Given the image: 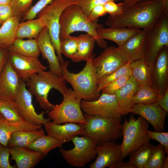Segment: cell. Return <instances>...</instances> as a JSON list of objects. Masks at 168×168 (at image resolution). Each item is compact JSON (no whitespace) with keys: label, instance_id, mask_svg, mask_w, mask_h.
Listing matches in <instances>:
<instances>
[{"label":"cell","instance_id":"obj_1","mask_svg":"<svg viewBox=\"0 0 168 168\" xmlns=\"http://www.w3.org/2000/svg\"><path fill=\"white\" fill-rule=\"evenodd\" d=\"M168 10V0H144L128 8L120 15L110 16L105 22L110 27L148 29Z\"/></svg>","mask_w":168,"mask_h":168},{"label":"cell","instance_id":"obj_2","mask_svg":"<svg viewBox=\"0 0 168 168\" xmlns=\"http://www.w3.org/2000/svg\"><path fill=\"white\" fill-rule=\"evenodd\" d=\"M94 58L86 61L84 68L77 73L68 70V61L60 63L62 78L71 84L77 98L86 101L96 100L101 95L98 91L96 72L92 65Z\"/></svg>","mask_w":168,"mask_h":168},{"label":"cell","instance_id":"obj_3","mask_svg":"<svg viewBox=\"0 0 168 168\" xmlns=\"http://www.w3.org/2000/svg\"><path fill=\"white\" fill-rule=\"evenodd\" d=\"M60 41L76 31H84L93 36L100 48H107V42L101 39L96 32V28L102 26L90 21L80 7L76 4L67 7L62 12L59 19Z\"/></svg>","mask_w":168,"mask_h":168},{"label":"cell","instance_id":"obj_4","mask_svg":"<svg viewBox=\"0 0 168 168\" xmlns=\"http://www.w3.org/2000/svg\"><path fill=\"white\" fill-rule=\"evenodd\" d=\"M25 84L40 107L48 112L54 105L48 99L50 90L54 88L63 95L68 89L62 78L50 71H41L33 74L25 82Z\"/></svg>","mask_w":168,"mask_h":168},{"label":"cell","instance_id":"obj_5","mask_svg":"<svg viewBox=\"0 0 168 168\" xmlns=\"http://www.w3.org/2000/svg\"><path fill=\"white\" fill-rule=\"evenodd\" d=\"M83 114L87 123L80 135L90 138L97 144L115 141L122 136L121 116L110 118Z\"/></svg>","mask_w":168,"mask_h":168},{"label":"cell","instance_id":"obj_6","mask_svg":"<svg viewBox=\"0 0 168 168\" xmlns=\"http://www.w3.org/2000/svg\"><path fill=\"white\" fill-rule=\"evenodd\" d=\"M149 123L142 117L136 119L133 114L124 119L122 126L123 141L120 145L122 157H126L129 153L149 143L151 139L146 133Z\"/></svg>","mask_w":168,"mask_h":168},{"label":"cell","instance_id":"obj_7","mask_svg":"<svg viewBox=\"0 0 168 168\" xmlns=\"http://www.w3.org/2000/svg\"><path fill=\"white\" fill-rule=\"evenodd\" d=\"M63 95L62 102L58 105H54L48 112V115L52 122L56 124L68 122L86 124L87 122L80 106L82 99L76 97L71 88Z\"/></svg>","mask_w":168,"mask_h":168},{"label":"cell","instance_id":"obj_8","mask_svg":"<svg viewBox=\"0 0 168 168\" xmlns=\"http://www.w3.org/2000/svg\"><path fill=\"white\" fill-rule=\"evenodd\" d=\"M75 4L74 0H54L37 15L47 28L50 39L60 62L64 61L60 49L59 19L64 10Z\"/></svg>","mask_w":168,"mask_h":168},{"label":"cell","instance_id":"obj_9","mask_svg":"<svg viewBox=\"0 0 168 168\" xmlns=\"http://www.w3.org/2000/svg\"><path fill=\"white\" fill-rule=\"evenodd\" d=\"M147 40L145 58L147 64L152 67L160 51L164 47H168V10L148 29Z\"/></svg>","mask_w":168,"mask_h":168},{"label":"cell","instance_id":"obj_10","mask_svg":"<svg viewBox=\"0 0 168 168\" xmlns=\"http://www.w3.org/2000/svg\"><path fill=\"white\" fill-rule=\"evenodd\" d=\"M74 147L66 150L62 147L60 152L66 162L72 166L83 167L94 159L96 155L97 143L85 136L74 137L71 140Z\"/></svg>","mask_w":168,"mask_h":168},{"label":"cell","instance_id":"obj_11","mask_svg":"<svg viewBox=\"0 0 168 168\" xmlns=\"http://www.w3.org/2000/svg\"><path fill=\"white\" fill-rule=\"evenodd\" d=\"M14 101L19 114L25 121L42 127L50 121L49 117L44 118L43 111L39 114L36 112L32 104V95L27 89L25 82L20 79Z\"/></svg>","mask_w":168,"mask_h":168},{"label":"cell","instance_id":"obj_12","mask_svg":"<svg viewBox=\"0 0 168 168\" xmlns=\"http://www.w3.org/2000/svg\"><path fill=\"white\" fill-rule=\"evenodd\" d=\"M80 106L85 114L91 116L112 118L122 115L114 95L102 93L97 99L92 101L81 100Z\"/></svg>","mask_w":168,"mask_h":168},{"label":"cell","instance_id":"obj_13","mask_svg":"<svg viewBox=\"0 0 168 168\" xmlns=\"http://www.w3.org/2000/svg\"><path fill=\"white\" fill-rule=\"evenodd\" d=\"M129 61L118 48L111 46L104 49L92 63L96 72L97 84L103 78L126 64Z\"/></svg>","mask_w":168,"mask_h":168},{"label":"cell","instance_id":"obj_14","mask_svg":"<svg viewBox=\"0 0 168 168\" xmlns=\"http://www.w3.org/2000/svg\"><path fill=\"white\" fill-rule=\"evenodd\" d=\"M8 60L19 78L25 82L33 74L47 69L38 58L23 55L11 51H8Z\"/></svg>","mask_w":168,"mask_h":168},{"label":"cell","instance_id":"obj_15","mask_svg":"<svg viewBox=\"0 0 168 168\" xmlns=\"http://www.w3.org/2000/svg\"><path fill=\"white\" fill-rule=\"evenodd\" d=\"M151 86L162 96L168 88V47H165L158 54L152 68Z\"/></svg>","mask_w":168,"mask_h":168},{"label":"cell","instance_id":"obj_16","mask_svg":"<svg viewBox=\"0 0 168 168\" xmlns=\"http://www.w3.org/2000/svg\"><path fill=\"white\" fill-rule=\"evenodd\" d=\"M131 113L144 118L152 125L155 131L164 132L165 120L168 112L163 110L157 102L150 104H136Z\"/></svg>","mask_w":168,"mask_h":168},{"label":"cell","instance_id":"obj_17","mask_svg":"<svg viewBox=\"0 0 168 168\" xmlns=\"http://www.w3.org/2000/svg\"><path fill=\"white\" fill-rule=\"evenodd\" d=\"M97 156L90 168H108L119 161L123 160L120 145L114 141H108L97 145Z\"/></svg>","mask_w":168,"mask_h":168},{"label":"cell","instance_id":"obj_18","mask_svg":"<svg viewBox=\"0 0 168 168\" xmlns=\"http://www.w3.org/2000/svg\"><path fill=\"white\" fill-rule=\"evenodd\" d=\"M147 30H142L117 47L130 63L145 57L147 46Z\"/></svg>","mask_w":168,"mask_h":168},{"label":"cell","instance_id":"obj_19","mask_svg":"<svg viewBox=\"0 0 168 168\" xmlns=\"http://www.w3.org/2000/svg\"><path fill=\"white\" fill-rule=\"evenodd\" d=\"M40 53L46 59L49 71L54 74L62 77L60 62L55 53L48 30L45 26L37 39Z\"/></svg>","mask_w":168,"mask_h":168},{"label":"cell","instance_id":"obj_20","mask_svg":"<svg viewBox=\"0 0 168 168\" xmlns=\"http://www.w3.org/2000/svg\"><path fill=\"white\" fill-rule=\"evenodd\" d=\"M44 125L48 135L60 141L63 144L69 142L82 133L84 125L72 123L56 124L50 121Z\"/></svg>","mask_w":168,"mask_h":168},{"label":"cell","instance_id":"obj_21","mask_svg":"<svg viewBox=\"0 0 168 168\" xmlns=\"http://www.w3.org/2000/svg\"><path fill=\"white\" fill-rule=\"evenodd\" d=\"M20 78L7 60L0 77V98L15 101Z\"/></svg>","mask_w":168,"mask_h":168},{"label":"cell","instance_id":"obj_22","mask_svg":"<svg viewBox=\"0 0 168 168\" xmlns=\"http://www.w3.org/2000/svg\"><path fill=\"white\" fill-rule=\"evenodd\" d=\"M142 30L128 27L103 28L101 26L98 27L96 30L101 39L111 40L115 42L118 47H120Z\"/></svg>","mask_w":168,"mask_h":168},{"label":"cell","instance_id":"obj_23","mask_svg":"<svg viewBox=\"0 0 168 168\" xmlns=\"http://www.w3.org/2000/svg\"><path fill=\"white\" fill-rule=\"evenodd\" d=\"M12 160L15 161L17 168H33L45 156L28 148H9Z\"/></svg>","mask_w":168,"mask_h":168},{"label":"cell","instance_id":"obj_24","mask_svg":"<svg viewBox=\"0 0 168 168\" xmlns=\"http://www.w3.org/2000/svg\"><path fill=\"white\" fill-rule=\"evenodd\" d=\"M138 86L131 76L123 86L115 93L114 95L122 110V115L131 113L135 105L133 101V97Z\"/></svg>","mask_w":168,"mask_h":168},{"label":"cell","instance_id":"obj_25","mask_svg":"<svg viewBox=\"0 0 168 168\" xmlns=\"http://www.w3.org/2000/svg\"><path fill=\"white\" fill-rule=\"evenodd\" d=\"M41 127L25 121L16 123L9 122L0 113V143L7 147L8 141L14 132L18 131H36L42 129Z\"/></svg>","mask_w":168,"mask_h":168},{"label":"cell","instance_id":"obj_26","mask_svg":"<svg viewBox=\"0 0 168 168\" xmlns=\"http://www.w3.org/2000/svg\"><path fill=\"white\" fill-rule=\"evenodd\" d=\"M77 51L75 56L71 60L73 62L87 61L94 57L93 54L96 40L88 34H81L77 37Z\"/></svg>","mask_w":168,"mask_h":168},{"label":"cell","instance_id":"obj_27","mask_svg":"<svg viewBox=\"0 0 168 168\" xmlns=\"http://www.w3.org/2000/svg\"><path fill=\"white\" fill-rule=\"evenodd\" d=\"M132 76L139 86L151 85L152 67L147 63L145 57L130 63Z\"/></svg>","mask_w":168,"mask_h":168},{"label":"cell","instance_id":"obj_28","mask_svg":"<svg viewBox=\"0 0 168 168\" xmlns=\"http://www.w3.org/2000/svg\"><path fill=\"white\" fill-rule=\"evenodd\" d=\"M21 19L16 16L9 19L0 27V45L7 48L17 38L16 35Z\"/></svg>","mask_w":168,"mask_h":168},{"label":"cell","instance_id":"obj_29","mask_svg":"<svg viewBox=\"0 0 168 168\" xmlns=\"http://www.w3.org/2000/svg\"><path fill=\"white\" fill-rule=\"evenodd\" d=\"M20 23L18 28L17 38L37 39L45 26L40 18L24 21Z\"/></svg>","mask_w":168,"mask_h":168},{"label":"cell","instance_id":"obj_30","mask_svg":"<svg viewBox=\"0 0 168 168\" xmlns=\"http://www.w3.org/2000/svg\"><path fill=\"white\" fill-rule=\"evenodd\" d=\"M7 48L8 51L26 56L38 58L40 54L37 39L24 40L17 38Z\"/></svg>","mask_w":168,"mask_h":168},{"label":"cell","instance_id":"obj_31","mask_svg":"<svg viewBox=\"0 0 168 168\" xmlns=\"http://www.w3.org/2000/svg\"><path fill=\"white\" fill-rule=\"evenodd\" d=\"M44 134L45 133L42 128L36 131H16L11 135L8 141L7 147L9 148H28L32 142Z\"/></svg>","mask_w":168,"mask_h":168},{"label":"cell","instance_id":"obj_32","mask_svg":"<svg viewBox=\"0 0 168 168\" xmlns=\"http://www.w3.org/2000/svg\"><path fill=\"white\" fill-rule=\"evenodd\" d=\"M63 144L54 138L43 134L39 137L28 146V148L39 152L44 156L51 150L61 147Z\"/></svg>","mask_w":168,"mask_h":168},{"label":"cell","instance_id":"obj_33","mask_svg":"<svg viewBox=\"0 0 168 168\" xmlns=\"http://www.w3.org/2000/svg\"><path fill=\"white\" fill-rule=\"evenodd\" d=\"M154 147L149 142L130 152L128 154L129 161L137 168H144Z\"/></svg>","mask_w":168,"mask_h":168},{"label":"cell","instance_id":"obj_34","mask_svg":"<svg viewBox=\"0 0 168 168\" xmlns=\"http://www.w3.org/2000/svg\"><path fill=\"white\" fill-rule=\"evenodd\" d=\"M160 96L158 92L151 86H139L133 97L135 104H150L157 102Z\"/></svg>","mask_w":168,"mask_h":168},{"label":"cell","instance_id":"obj_35","mask_svg":"<svg viewBox=\"0 0 168 168\" xmlns=\"http://www.w3.org/2000/svg\"><path fill=\"white\" fill-rule=\"evenodd\" d=\"M129 62L126 64L102 78L98 84V90L100 93L105 87L112 82L124 76H132V71Z\"/></svg>","mask_w":168,"mask_h":168},{"label":"cell","instance_id":"obj_36","mask_svg":"<svg viewBox=\"0 0 168 168\" xmlns=\"http://www.w3.org/2000/svg\"><path fill=\"white\" fill-rule=\"evenodd\" d=\"M0 113L7 121L11 122L16 123L24 121L19 114L16 104L14 101L3 100L0 107Z\"/></svg>","mask_w":168,"mask_h":168},{"label":"cell","instance_id":"obj_37","mask_svg":"<svg viewBox=\"0 0 168 168\" xmlns=\"http://www.w3.org/2000/svg\"><path fill=\"white\" fill-rule=\"evenodd\" d=\"M163 146L159 144L154 147L144 168H162L165 158Z\"/></svg>","mask_w":168,"mask_h":168},{"label":"cell","instance_id":"obj_38","mask_svg":"<svg viewBox=\"0 0 168 168\" xmlns=\"http://www.w3.org/2000/svg\"><path fill=\"white\" fill-rule=\"evenodd\" d=\"M61 53L66 57L72 59L77 51V37L68 35L60 41Z\"/></svg>","mask_w":168,"mask_h":168},{"label":"cell","instance_id":"obj_39","mask_svg":"<svg viewBox=\"0 0 168 168\" xmlns=\"http://www.w3.org/2000/svg\"><path fill=\"white\" fill-rule=\"evenodd\" d=\"M33 0H12L10 3L15 16L22 18L31 7Z\"/></svg>","mask_w":168,"mask_h":168},{"label":"cell","instance_id":"obj_40","mask_svg":"<svg viewBox=\"0 0 168 168\" xmlns=\"http://www.w3.org/2000/svg\"><path fill=\"white\" fill-rule=\"evenodd\" d=\"M111 1H122V0H74L75 4L78 5L83 12L88 17L92 9L95 6L104 4Z\"/></svg>","mask_w":168,"mask_h":168},{"label":"cell","instance_id":"obj_41","mask_svg":"<svg viewBox=\"0 0 168 168\" xmlns=\"http://www.w3.org/2000/svg\"><path fill=\"white\" fill-rule=\"evenodd\" d=\"M54 0H39L31 7L22 18L23 21L34 19L44 7L50 4Z\"/></svg>","mask_w":168,"mask_h":168},{"label":"cell","instance_id":"obj_42","mask_svg":"<svg viewBox=\"0 0 168 168\" xmlns=\"http://www.w3.org/2000/svg\"><path fill=\"white\" fill-rule=\"evenodd\" d=\"M130 76H124L112 82L103 89L102 93L114 95L115 92L122 88L127 82Z\"/></svg>","mask_w":168,"mask_h":168},{"label":"cell","instance_id":"obj_43","mask_svg":"<svg viewBox=\"0 0 168 168\" xmlns=\"http://www.w3.org/2000/svg\"><path fill=\"white\" fill-rule=\"evenodd\" d=\"M147 135L152 139L156 140L164 147L165 153L168 155V132L152 131L147 129Z\"/></svg>","mask_w":168,"mask_h":168},{"label":"cell","instance_id":"obj_44","mask_svg":"<svg viewBox=\"0 0 168 168\" xmlns=\"http://www.w3.org/2000/svg\"><path fill=\"white\" fill-rule=\"evenodd\" d=\"M10 149L0 143V168H14L9 163Z\"/></svg>","mask_w":168,"mask_h":168},{"label":"cell","instance_id":"obj_45","mask_svg":"<svg viewBox=\"0 0 168 168\" xmlns=\"http://www.w3.org/2000/svg\"><path fill=\"white\" fill-rule=\"evenodd\" d=\"M104 6L107 13H109L111 16L120 15L124 9L123 2L116 3L114 1H109Z\"/></svg>","mask_w":168,"mask_h":168},{"label":"cell","instance_id":"obj_46","mask_svg":"<svg viewBox=\"0 0 168 168\" xmlns=\"http://www.w3.org/2000/svg\"><path fill=\"white\" fill-rule=\"evenodd\" d=\"M14 16V13L10 5L0 4V26Z\"/></svg>","mask_w":168,"mask_h":168},{"label":"cell","instance_id":"obj_47","mask_svg":"<svg viewBox=\"0 0 168 168\" xmlns=\"http://www.w3.org/2000/svg\"><path fill=\"white\" fill-rule=\"evenodd\" d=\"M104 5H97L92 9L88 16L90 21L95 23H97L98 19L99 17L107 14Z\"/></svg>","mask_w":168,"mask_h":168},{"label":"cell","instance_id":"obj_48","mask_svg":"<svg viewBox=\"0 0 168 168\" xmlns=\"http://www.w3.org/2000/svg\"><path fill=\"white\" fill-rule=\"evenodd\" d=\"M156 102L163 110L168 112V88L163 95L159 97Z\"/></svg>","mask_w":168,"mask_h":168},{"label":"cell","instance_id":"obj_49","mask_svg":"<svg viewBox=\"0 0 168 168\" xmlns=\"http://www.w3.org/2000/svg\"><path fill=\"white\" fill-rule=\"evenodd\" d=\"M8 51L7 48H0V77L4 66L8 60Z\"/></svg>","mask_w":168,"mask_h":168},{"label":"cell","instance_id":"obj_50","mask_svg":"<svg viewBox=\"0 0 168 168\" xmlns=\"http://www.w3.org/2000/svg\"><path fill=\"white\" fill-rule=\"evenodd\" d=\"M109 168H137L133 164L128 161L123 162V160L117 161L108 167Z\"/></svg>","mask_w":168,"mask_h":168},{"label":"cell","instance_id":"obj_51","mask_svg":"<svg viewBox=\"0 0 168 168\" xmlns=\"http://www.w3.org/2000/svg\"><path fill=\"white\" fill-rule=\"evenodd\" d=\"M143 0H122L124 9L128 8Z\"/></svg>","mask_w":168,"mask_h":168},{"label":"cell","instance_id":"obj_52","mask_svg":"<svg viewBox=\"0 0 168 168\" xmlns=\"http://www.w3.org/2000/svg\"><path fill=\"white\" fill-rule=\"evenodd\" d=\"M168 168V155L165 157L162 168Z\"/></svg>","mask_w":168,"mask_h":168},{"label":"cell","instance_id":"obj_53","mask_svg":"<svg viewBox=\"0 0 168 168\" xmlns=\"http://www.w3.org/2000/svg\"><path fill=\"white\" fill-rule=\"evenodd\" d=\"M12 0H0V4H10Z\"/></svg>","mask_w":168,"mask_h":168},{"label":"cell","instance_id":"obj_54","mask_svg":"<svg viewBox=\"0 0 168 168\" xmlns=\"http://www.w3.org/2000/svg\"><path fill=\"white\" fill-rule=\"evenodd\" d=\"M2 101L3 100L0 98V107L1 106L2 104Z\"/></svg>","mask_w":168,"mask_h":168},{"label":"cell","instance_id":"obj_55","mask_svg":"<svg viewBox=\"0 0 168 168\" xmlns=\"http://www.w3.org/2000/svg\"><path fill=\"white\" fill-rule=\"evenodd\" d=\"M1 47H3L2 46H1V45H0V48H1Z\"/></svg>","mask_w":168,"mask_h":168}]
</instances>
